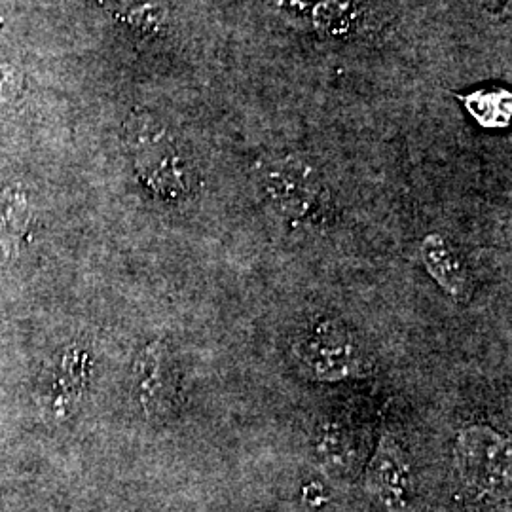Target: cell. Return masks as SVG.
I'll use <instances>...</instances> for the list:
<instances>
[{"instance_id": "3", "label": "cell", "mask_w": 512, "mask_h": 512, "mask_svg": "<svg viewBox=\"0 0 512 512\" xmlns=\"http://www.w3.org/2000/svg\"><path fill=\"white\" fill-rule=\"evenodd\" d=\"M262 190L275 209L294 222L319 224L332 211L329 188L319 171L298 158H279L264 165Z\"/></svg>"}, {"instance_id": "11", "label": "cell", "mask_w": 512, "mask_h": 512, "mask_svg": "<svg viewBox=\"0 0 512 512\" xmlns=\"http://www.w3.org/2000/svg\"><path fill=\"white\" fill-rule=\"evenodd\" d=\"M459 101L484 128H505L511 122L512 95L507 90H476L459 95Z\"/></svg>"}, {"instance_id": "2", "label": "cell", "mask_w": 512, "mask_h": 512, "mask_svg": "<svg viewBox=\"0 0 512 512\" xmlns=\"http://www.w3.org/2000/svg\"><path fill=\"white\" fill-rule=\"evenodd\" d=\"M294 357L315 380L342 382L365 376L368 357L342 323L321 317L304 325L293 342Z\"/></svg>"}, {"instance_id": "12", "label": "cell", "mask_w": 512, "mask_h": 512, "mask_svg": "<svg viewBox=\"0 0 512 512\" xmlns=\"http://www.w3.org/2000/svg\"><path fill=\"white\" fill-rule=\"evenodd\" d=\"M21 69L0 33V103H10L21 93Z\"/></svg>"}, {"instance_id": "10", "label": "cell", "mask_w": 512, "mask_h": 512, "mask_svg": "<svg viewBox=\"0 0 512 512\" xmlns=\"http://www.w3.org/2000/svg\"><path fill=\"white\" fill-rule=\"evenodd\" d=\"M29 198L19 188L0 190V245L6 253H18L31 226Z\"/></svg>"}, {"instance_id": "8", "label": "cell", "mask_w": 512, "mask_h": 512, "mask_svg": "<svg viewBox=\"0 0 512 512\" xmlns=\"http://www.w3.org/2000/svg\"><path fill=\"white\" fill-rule=\"evenodd\" d=\"M90 376V357L82 349H67L55 366L52 382L46 387L52 410L57 418H65L80 399Z\"/></svg>"}, {"instance_id": "5", "label": "cell", "mask_w": 512, "mask_h": 512, "mask_svg": "<svg viewBox=\"0 0 512 512\" xmlns=\"http://www.w3.org/2000/svg\"><path fill=\"white\" fill-rule=\"evenodd\" d=\"M135 389L148 420L169 416L177 401L173 359L162 340L150 342L135 361Z\"/></svg>"}, {"instance_id": "9", "label": "cell", "mask_w": 512, "mask_h": 512, "mask_svg": "<svg viewBox=\"0 0 512 512\" xmlns=\"http://www.w3.org/2000/svg\"><path fill=\"white\" fill-rule=\"evenodd\" d=\"M110 16L143 35H160L169 25L165 0H93Z\"/></svg>"}, {"instance_id": "7", "label": "cell", "mask_w": 512, "mask_h": 512, "mask_svg": "<svg viewBox=\"0 0 512 512\" xmlns=\"http://www.w3.org/2000/svg\"><path fill=\"white\" fill-rule=\"evenodd\" d=\"M421 258L429 275L454 300L465 302L471 296L467 266L448 239L440 234H429L421 243Z\"/></svg>"}, {"instance_id": "6", "label": "cell", "mask_w": 512, "mask_h": 512, "mask_svg": "<svg viewBox=\"0 0 512 512\" xmlns=\"http://www.w3.org/2000/svg\"><path fill=\"white\" fill-rule=\"evenodd\" d=\"M366 486L389 511H401L412 497L414 478L410 461L397 440L387 433L370 461Z\"/></svg>"}, {"instance_id": "1", "label": "cell", "mask_w": 512, "mask_h": 512, "mask_svg": "<svg viewBox=\"0 0 512 512\" xmlns=\"http://www.w3.org/2000/svg\"><path fill=\"white\" fill-rule=\"evenodd\" d=\"M128 145L139 179L164 200H183L196 186V169L173 131L148 112L126 124Z\"/></svg>"}, {"instance_id": "4", "label": "cell", "mask_w": 512, "mask_h": 512, "mask_svg": "<svg viewBox=\"0 0 512 512\" xmlns=\"http://www.w3.org/2000/svg\"><path fill=\"white\" fill-rule=\"evenodd\" d=\"M458 467L463 480L484 494L509 490V440L486 427H471L458 439Z\"/></svg>"}]
</instances>
